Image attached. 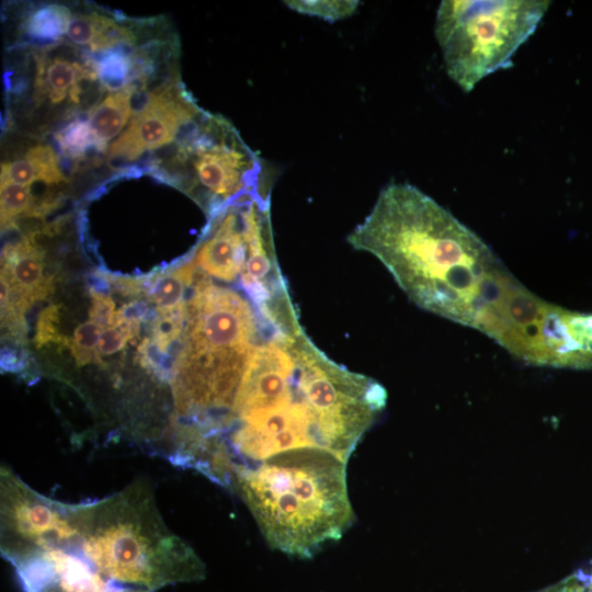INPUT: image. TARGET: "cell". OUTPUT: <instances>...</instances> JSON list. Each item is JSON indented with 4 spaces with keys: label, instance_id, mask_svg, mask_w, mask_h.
Masks as SVG:
<instances>
[{
    "label": "cell",
    "instance_id": "obj_9",
    "mask_svg": "<svg viewBox=\"0 0 592 592\" xmlns=\"http://www.w3.org/2000/svg\"><path fill=\"white\" fill-rule=\"evenodd\" d=\"M1 274L26 310L35 301L46 298L54 288L53 278L45 274L44 251L34 236L5 247Z\"/></svg>",
    "mask_w": 592,
    "mask_h": 592
},
{
    "label": "cell",
    "instance_id": "obj_11",
    "mask_svg": "<svg viewBox=\"0 0 592 592\" xmlns=\"http://www.w3.org/2000/svg\"><path fill=\"white\" fill-rule=\"evenodd\" d=\"M96 77L95 65H81L62 57L46 59L37 65L36 88L39 95L56 104L66 99L83 79Z\"/></svg>",
    "mask_w": 592,
    "mask_h": 592
},
{
    "label": "cell",
    "instance_id": "obj_23",
    "mask_svg": "<svg viewBox=\"0 0 592 592\" xmlns=\"http://www.w3.org/2000/svg\"><path fill=\"white\" fill-rule=\"evenodd\" d=\"M540 592H592V566L585 565Z\"/></svg>",
    "mask_w": 592,
    "mask_h": 592
},
{
    "label": "cell",
    "instance_id": "obj_18",
    "mask_svg": "<svg viewBox=\"0 0 592 592\" xmlns=\"http://www.w3.org/2000/svg\"><path fill=\"white\" fill-rule=\"evenodd\" d=\"M138 332L139 320L134 316H127L123 310L117 311L114 322L101 332L98 344L100 356L112 355L118 352Z\"/></svg>",
    "mask_w": 592,
    "mask_h": 592
},
{
    "label": "cell",
    "instance_id": "obj_14",
    "mask_svg": "<svg viewBox=\"0 0 592 592\" xmlns=\"http://www.w3.org/2000/svg\"><path fill=\"white\" fill-rule=\"evenodd\" d=\"M196 267V263L192 258L179 267L155 280L150 291V298L158 312H170L186 305L184 295L194 281Z\"/></svg>",
    "mask_w": 592,
    "mask_h": 592
},
{
    "label": "cell",
    "instance_id": "obj_22",
    "mask_svg": "<svg viewBox=\"0 0 592 592\" xmlns=\"http://www.w3.org/2000/svg\"><path fill=\"white\" fill-rule=\"evenodd\" d=\"M185 314L186 305L170 312H158V318L153 322L152 338L160 353H167L170 344L180 335Z\"/></svg>",
    "mask_w": 592,
    "mask_h": 592
},
{
    "label": "cell",
    "instance_id": "obj_10",
    "mask_svg": "<svg viewBox=\"0 0 592 592\" xmlns=\"http://www.w3.org/2000/svg\"><path fill=\"white\" fill-rule=\"evenodd\" d=\"M66 36L77 46H88L91 50L101 53L115 49L116 46H128L134 42L130 31L96 13L72 16Z\"/></svg>",
    "mask_w": 592,
    "mask_h": 592
},
{
    "label": "cell",
    "instance_id": "obj_12",
    "mask_svg": "<svg viewBox=\"0 0 592 592\" xmlns=\"http://www.w3.org/2000/svg\"><path fill=\"white\" fill-rule=\"evenodd\" d=\"M43 181L47 184L65 182L57 153L47 145L31 148L24 158L1 164V182H12L25 186Z\"/></svg>",
    "mask_w": 592,
    "mask_h": 592
},
{
    "label": "cell",
    "instance_id": "obj_17",
    "mask_svg": "<svg viewBox=\"0 0 592 592\" xmlns=\"http://www.w3.org/2000/svg\"><path fill=\"white\" fill-rule=\"evenodd\" d=\"M60 151L71 158L83 157L92 147L102 150L88 122L75 119L56 134Z\"/></svg>",
    "mask_w": 592,
    "mask_h": 592
},
{
    "label": "cell",
    "instance_id": "obj_6",
    "mask_svg": "<svg viewBox=\"0 0 592 592\" xmlns=\"http://www.w3.org/2000/svg\"><path fill=\"white\" fill-rule=\"evenodd\" d=\"M550 1L444 0L435 36L449 78L471 91L488 75L512 66L517 48L535 32Z\"/></svg>",
    "mask_w": 592,
    "mask_h": 592
},
{
    "label": "cell",
    "instance_id": "obj_21",
    "mask_svg": "<svg viewBox=\"0 0 592 592\" xmlns=\"http://www.w3.org/2000/svg\"><path fill=\"white\" fill-rule=\"evenodd\" d=\"M287 7L303 14L315 15L333 22L354 13L358 1L295 0L286 1Z\"/></svg>",
    "mask_w": 592,
    "mask_h": 592
},
{
    "label": "cell",
    "instance_id": "obj_20",
    "mask_svg": "<svg viewBox=\"0 0 592 592\" xmlns=\"http://www.w3.org/2000/svg\"><path fill=\"white\" fill-rule=\"evenodd\" d=\"M1 225L2 228L13 224V219L22 214L31 216L34 208L30 186L1 182Z\"/></svg>",
    "mask_w": 592,
    "mask_h": 592
},
{
    "label": "cell",
    "instance_id": "obj_19",
    "mask_svg": "<svg viewBox=\"0 0 592 592\" xmlns=\"http://www.w3.org/2000/svg\"><path fill=\"white\" fill-rule=\"evenodd\" d=\"M102 330L101 326L91 320L79 325L75 329L71 341H68V346L77 366L90 363L101 364L98 344Z\"/></svg>",
    "mask_w": 592,
    "mask_h": 592
},
{
    "label": "cell",
    "instance_id": "obj_2",
    "mask_svg": "<svg viewBox=\"0 0 592 592\" xmlns=\"http://www.w3.org/2000/svg\"><path fill=\"white\" fill-rule=\"evenodd\" d=\"M348 241L376 257L418 307L470 328L504 266L479 236L409 183L385 186Z\"/></svg>",
    "mask_w": 592,
    "mask_h": 592
},
{
    "label": "cell",
    "instance_id": "obj_1",
    "mask_svg": "<svg viewBox=\"0 0 592 592\" xmlns=\"http://www.w3.org/2000/svg\"><path fill=\"white\" fill-rule=\"evenodd\" d=\"M386 401L382 384L330 360L305 332L267 338L251 355L201 474L230 490L292 449L320 448L348 462Z\"/></svg>",
    "mask_w": 592,
    "mask_h": 592
},
{
    "label": "cell",
    "instance_id": "obj_5",
    "mask_svg": "<svg viewBox=\"0 0 592 592\" xmlns=\"http://www.w3.org/2000/svg\"><path fill=\"white\" fill-rule=\"evenodd\" d=\"M474 328L528 364L592 368V314L545 301L505 267L498 274Z\"/></svg>",
    "mask_w": 592,
    "mask_h": 592
},
{
    "label": "cell",
    "instance_id": "obj_3",
    "mask_svg": "<svg viewBox=\"0 0 592 592\" xmlns=\"http://www.w3.org/2000/svg\"><path fill=\"white\" fill-rule=\"evenodd\" d=\"M267 334L249 298L212 281L194 287L171 383L174 443L195 446L218 432L254 349Z\"/></svg>",
    "mask_w": 592,
    "mask_h": 592
},
{
    "label": "cell",
    "instance_id": "obj_7",
    "mask_svg": "<svg viewBox=\"0 0 592 592\" xmlns=\"http://www.w3.org/2000/svg\"><path fill=\"white\" fill-rule=\"evenodd\" d=\"M175 161L183 183L212 216L242 196L262 192V164L225 118L201 113L183 129Z\"/></svg>",
    "mask_w": 592,
    "mask_h": 592
},
{
    "label": "cell",
    "instance_id": "obj_24",
    "mask_svg": "<svg viewBox=\"0 0 592 592\" xmlns=\"http://www.w3.org/2000/svg\"><path fill=\"white\" fill-rule=\"evenodd\" d=\"M90 320L103 329L111 326L116 316L115 303L110 295L91 289Z\"/></svg>",
    "mask_w": 592,
    "mask_h": 592
},
{
    "label": "cell",
    "instance_id": "obj_15",
    "mask_svg": "<svg viewBox=\"0 0 592 592\" xmlns=\"http://www.w3.org/2000/svg\"><path fill=\"white\" fill-rule=\"evenodd\" d=\"M69 10L59 4H47L32 12L23 29L31 39L56 42L66 34L71 20Z\"/></svg>",
    "mask_w": 592,
    "mask_h": 592
},
{
    "label": "cell",
    "instance_id": "obj_8",
    "mask_svg": "<svg viewBox=\"0 0 592 592\" xmlns=\"http://www.w3.org/2000/svg\"><path fill=\"white\" fill-rule=\"evenodd\" d=\"M201 113L179 86L155 91L146 96L143 107L112 144L109 158L130 161L145 151L167 145Z\"/></svg>",
    "mask_w": 592,
    "mask_h": 592
},
{
    "label": "cell",
    "instance_id": "obj_16",
    "mask_svg": "<svg viewBox=\"0 0 592 592\" xmlns=\"http://www.w3.org/2000/svg\"><path fill=\"white\" fill-rule=\"evenodd\" d=\"M94 65L104 89L114 93L128 86L129 75H132V58L123 49L115 48L102 52Z\"/></svg>",
    "mask_w": 592,
    "mask_h": 592
},
{
    "label": "cell",
    "instance_id": "obj_4",
    "mask_svg": "<svg viewBox=\"0 0 592 592\" xmlns=\"http://www.w3.org/2000/svg\"><path fill=\"white\" fill-rule=\"evenodd\" d=\"M346 465L325 449H292L248 470L230 490L247 505L272 548L311 558L339 540L355 521Z\"/></svg>",
    "mask_w": 592,
    "mask_h": 592
},
{
    "label": "cell",
    "instance_id": "obj_25",
    "mask_svg": "<svg viewBox=\"0 0 592 592\" xmlns=\"http://www.w3.org/2000/svg\"><path fill=\"white\" fill-rule=\"evenodd\" d=\"M58 314V307L54 305L46 307L41 312L34 339L36 348H41L49 341H61L56 328Z\"/></svg>",
    "mask_w": 592,
    "mask_h": 592
},
{
    "label": "cell",
    "instance_id": "obj_13",
    "mask_svg": "<svg viewBox=\"0 0 592 592\" xmlns=\"http://www.w3.org/2000/svg\"><path fill=\"white\" fill-rule=\"evenodd\" d=\"M134 92L135 87L128 84L123 90L109 94L90 112L88 123L102 150L126 125L132 113Z\"/></svg>",
    "mask_w": 592,
    "mask_h": 592
}]
</instances>
